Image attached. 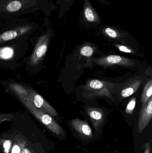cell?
I'll return each mask as SVG.
<instances>
[{
  "instance_id": "cell-8",
  "label": "cell",
  "mask_w": 152,
  "mask_h": 153,
  "mask_svg": "<svg viewBox=\"0 0 152 153\" xmlns=\"http://www.w3.org/2000/svg\"><path fill=\"white\" fill-rule=\"evenodd\" d=\"M152 118V97L145 104H142L139 113L137 129L138 134L142 133L149 125Z\"/></svg>"
},
{
  "instance_id": "cell-22",
  "label": "cell",
  "mask_w": 152,
  "mask_h": 153,
  "mask_svg": "<svg viewBox=\"0 0 152 153\" xmlns=\"http://www.w3.org/2000/svg\"><path fill=\"white\" fill-rule=\"evenodd\" d=\"M15 117L13 114L0 113V123L4 121H12Z\"/></svg>"
},
{
  "instance_id": "cell-3",
  "label": "cell",
  "mask_w": 152,
  "mask_h": 153,
  "mask_svg": "<svg viewBox=\"0 0 152 153\" xmlns=\"http://www.w3.org/2000/svg\"><path fill=\"white\" fill-rule=\"evenodd\" d=\"M19 98L30 112L54 135L62 138L67 137V134L64 129L51 115L36 108L29 100L28 97H19Z\"/></svg>"
},
{
  "instance_id": "cell-21",
  "label": "cell",
  "mask_w": 152,
  "mask_h": 153,
  "mask_svg": "<svg viewBox=\"0 0 152 153\" xmlns=\"http://www.w3.org/2000/svg\"><path fill=\"white\" fill-rule=\"evenodd\" d=\"M136 103V99L135 97H133L129 101L126 108V111L127 114H131L133 113L134 109L135 108Z\"/></svg>"
},
{
  "instance_id": "cell-1",
  "label": "cell",
  "mask_w": 152,
  "mask_h": 153,
  "mask_svg": "<svg viewBox=\"0 0 152 153\" xmlns=\"http://www.w3.org/2000/svg\"><path fill=\"white\" fill-rule=\"evenodd\" d=\"M56 7L51 0H0V19L7 20L39 10L49 17Z\"/></svg>"
},
{
  "instance_id": "cell-16",
  "label": "cell",
  "mask_w": 152,
  "mask_h": 153,
  "mask_svg": "<svg viewBox=\"0 0 152 153\" xmlns=\"http://www.w3.org/2000/svg\"><path fill=\"white\" fill-rule=\"evenodd\" d=\"M10 87L13 91L16 93L19 97H26L28 96L27 88L23 87L16 83H12L10 85Z\"/></svg>"
},
{
  "instance_id": "cell-20",
  "label": "cell",
  "mask_w": 152,
  "mask_h": 153,
  "mask_svg": "<svg viewBox=\"0 0 152 153\" xmlns=\"http://www.w3.org/2000/svg\"><path fill=\"white\" fill-rule=\"evenodd\" d=\"M80 53L83 56L90 57L93 54L94 49L90 46H84L80 49Z\"/></svg>"
},
{
  "instance_id": "cell-18",
  "label": "cell",
  "mask_w": 152,
  "mask_h": 153,
  "mask_svg": "<svg viewBox=\"0 0 152 153\" xmlns=\"http://www.w3.org/2000/svg\"><path fill=\"white\" fill-rule=\"evenodd\" d=\"M105 84L104 82L98 80H93L89 81L88 83L87 84L85 88L88 90H99L104 88Z\"/></svg>"
},
{
  "instance_id": "cell-24",
  "label": "cell",
  "mask_w": 152,
  "mask_h": 153,
  "mask_svg": "<svg viewBox=\"0 0 152 153\" xmlns=\"http://www.w3.org/2000/svg\"><path fill=\"white\" fill-rule=\"evenodd\" d=\"M117 46L118 48L119 49L120 51H122L123 52L127 53H133L132 50L128 48L125 46L123 45H117Z\"/></svg>"
},
{
  "instance_id": "cell-17",
  "label": "cell",
  "mask_w": 152,
  "mask_h": 153,
  "mask_svg": "<svg viewBox=\"0 0 152 153\" xmlns=\"http://www.w3.org/2000/svg\"><path fill=\"white\" fill-rule=\"evenodd\" d=\"M13 144L12 138L11 139L6 138L0 139V150L3 153H10Z\"/></svg>"
},
{
  "instance_id": "cell-11",
  "label": "cell",
  "mask_w": 152,
  "mask_h": 153,
  "mask_svg": "<svg viewBox=\"0 0 152 153\" xmlns=\"http://www.w3.org/2000/svg\"><path fill=\"white\" fill-rule=\"evenodd\" d=\"M13 140L10 153H21L22 149L27 143L26 139L22 136L16 135L12 138Z\"/></svg>"
},
{
  "instance_id": "cell-25",
  "label": "cell",
  "mask_w": 152,
  "mask_h": 153,
  "mask_svg": "<svg viewBox=\"0 0 152 153\" xmlns=\"http://www.w3.org/2000/svg\"><path fill=\"white\" fill-rule=\"evenodd\" d=\"M21 153H34V152L33 150L28 146L27 144L26 143L23 147Z\"/></svg>"
},
{
  "instance_id": "cell-9",
  "label": "cell",
  "mask_w": 152,
  "mask_h": 153,
  "mask_svg": "<svg viewBox=\"0 0 152 153\" xmlns=\"http://www.w3.org/2000/svg\"><path fill=\"white\" fill-rule=\"evenodd\" d=\"M95 63L101 66H111L114 65L125 66H132L135 65L134 62L129 58L118 55H110L103 58L94 59Z\"/></svg>"
},
{
  "instance_id": "cell-12",
  "label": "cell",
  "mask_w": 152,
  "mask_h": 153,
  "mask_svg": "<svg viewBox=\"0 0 152 153\" xmlns=\"http://www.w3.org/2000/svg\"><path fill=\"white\" fill-rule=\"evenodd\" d=\"M75 0H57V4L59 5V19H62L65 13L69 10Z\"/></svg>"
},
{
  "instance_id": "cell-14",
  "label": "cell",
  "mask_w": 152,
  "mask_h": 153,
  "mask_svg": "<svg viewBox=\"0 0 152 153\" xmlns=\"http://www.w3.org/2000/svg\"><path fill=\"white\" fill-rule=\"evenodd\" d=\"M102 31L106 36L112 39L118 38L126 35V33H122L116 28L110 26L104 27L102 30Z\"/></svg>"
},
{
  "instance_id": "cell-13",
  "label": "cell",
  "mask_w": 152,
  "mask_h": 153,
  "mask_svg": "<svg viewBox=\"0 0 152 153\" xmlns=\"http://www.w3.org/2000/svg\"><path fill=\"white\" fill-rule=\"evenodd\" d=\"M142 80H136L131 82V83L121 91V96L123 98H127L134 94L137 91L142 84Z\"/></svg>"
},
{
  "instance_id": "cell-23",
  "label": "cell",
  "mask_w": 152,
  "mask_h": 153,
  "mask_svg": "<svg viewBox=\"0 0 152 153\" xmlns=\"http://www.w3.org/2000/svg\"><path fill=\"white\" fill-rule=\"evenodd\" d=\"M152 141L147 142L144 145L141 153H151Z\"/></svg>"
},
{
  "instance_id": "cell-6",
  "label": "cell",
  "mask_w": 152,
  "mask_h": 153,
  "mask_svg": "<svg viewBox=\"0 0 152 153\" xmlns=\"http://www.w3.org/2000/svg\"><path fill=\"white\" fill-rule=\"evenodd\" d=\"M29 100L37 108L51 116L57 117L58 112L40 94L31 88H27Z\"/></svg>"
},
{
  "instance_id": "cell-10",
  "label": "cell",
  "mask_w": 152,
  "mask_h": 153,
  "mask_svg": "<svg viewBox=\"0 0 152 153\" xmlns=\"http://www.w3.org/2000/svg\"><path fill=\"white\" fill-rule=\"evenodd\" d=\"M86 111L94 129L96 131H99L105 120V114L103 110L99 108L87 107L86 109Z\"/></svg>"
},
{
  "instance_id": "cell-26",
  "label": "cell",
  "mask_w": 152,
  "mask_h": 153,
  "mask_svg": "<svg viewBox=\"0 0 152 153\" xmlns=\"http://www.w3.org/2000/svg\"><path fill=\"white\" fill-rule=\"evenodd\" d=\"M99 1L101 4H105L108 5H111L106 0H99Z\"/></svg>"
},
{
  "instance_id": "cell-15",
  "label": "cell",
  "mask_w": 152,
  "mask_h": 153,
  "mask_svg": "<svg viewBox=\"0 0 152 153\" xmlns=\"http://www.w3.org/2000/svg\"><path fill=\"white\" fill-rule=\"evenodd\" d=\"M152 94V80L148 81L144 88L143 91L141 96V103L142 104L146 103L150 98H151Z\"/></svg>"
},
{
  "instance_id": "cell-4",
  "label": "cell",
  "mask_w": 152,
  "mask_h": 153,
  "mask_svg": "<svg viewBox=\"0 0 152 153\" xmlns=\"http://www.w3.org/2000/svg\"><path fill=\"white\" fill-rule=\"evenodd\" d=\"M51 36V31L48 30L46 33L42 35L37 40L34 53L30 58V64L35 65L38 64L46 53L48 43Z\"/></svg>"
},
{
  "instance_id": "cell-5",
  "label": "cell",
  "mask_w": 152,
  "mask_h": 153,
  "mask_svg": "<svg viewBox=\"0 0 152 153\" xmlns=\"http://www.w3.org/2000/svg\"><path fill=\"white\" fill-rule=\"evenodd\" d=\"M83 10L80 15V21L85 25L95 26L101 23L100 14L91 4L89 0H83Z\"/></svg>"
},
{
  "instance_id": "cell-19",
  "label": "cell",
  "mask_w": 152,
  "mask_h": 153,
  "mask_svg": "<svg viewBox=\"0 0 152 153\" xmlns=\"http://www.w3.org/2000/svg\"><path fill=\"white\" fill-rule=\"evenodd\" d=\"M14 51L12 48L4 47L0 48V59L7 60L12 57Z\"/></svg>"
},
{
  "instance_id": "cell-2",
  "label": "cell",
  "mask_w": 152,
  "mask_h": 153,
  "mask_svg": "<svg viewBox=\"0 0 152 153\" xmlns=\"http://www.w3.org/2000/svg\"><path fill=\"white\" fill-rule=\"evenodd\" d=\"M4 21L0 31V44L29 34L38 28L35 22L19 17Z\"/></svg>"
},
{
  "instance_id": "cell-27",
  "label": "cell",
  "mask_w": 152,
  "mask_h": 153,
  "mask_svg": "<svg viewBox=\"0 0 152 153\" xmlns=\"http://www.w3.org/2000/svg\"><path fill=\"white\" fill-rule=\"evenodd\" d=\"M120 153L119 152H117V151H116V152H111V153Z\"/></svg>"
},
{
  "instance_id": "cell-7",
  "label": "cell",
  "mask_w": 152,
  "mask_h": 153,
  "mask_svg": "<svg viewBox=\"0 0 152 153\" xmlns=\"http://www.w3.org/2000/svg\"><path fill=\"white\" fill-rule=\"evenodd\" d=\"M71 128L79 137L84 140H91L93 138V134L91 127L85 120L76 118L70 121Z\"/></svg>"
}]
</instances>
